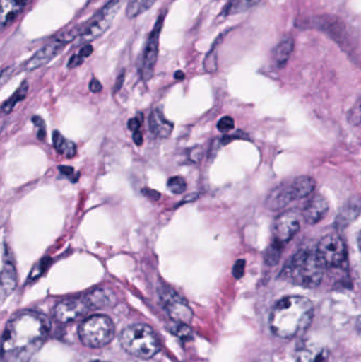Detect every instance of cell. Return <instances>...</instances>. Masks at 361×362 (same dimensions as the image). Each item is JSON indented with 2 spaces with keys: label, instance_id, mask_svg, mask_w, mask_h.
<instances>
[{
  "label": "cell",
  "instance_id": "cell-1",
  "mask_svg": "<svg viewBox=\"0 0 361 362\" xmlns=\"http://www.w3.org/2000/svg\"><path fill=\"white\" fill-rule=\"evenodd\" d=\"M314 316L313 303L301 296L282 298L271 310L269 325L278 337L284 339L300 336L309 327Z\"/></svg>",
  "mask_w": 361,
  "mask_h": 362
},
{
  "label": "cell",
  "instance_id": "cell-2",
  "mask_svg": "<svg viewBox=\"0 0 361 362\" xmlns=\"http://www.w3.org/2000/svg\"><path fill=\"white\" fill-rule=\"evenodd\" d=\"M50 331V322L40 313L27 312L13 317L2 336L4 353L20 352L42 341Z\"/></svg>",
  "mask_w": 361,
  "mask_h": 362
},
{
  "label": "cell",
  "instance_id": "cell-3",
  "mask_svg": "<svg viewBox=\"0 0 361 362\" xmlns=\"http://www.w3.org/2000/svg\"><path fill=\"white\" fill-rule=\"evenodd\" d=\"M324 267L321 259L315 251L304 249L298 251L288 262L282 274L292 284L305 288L319 286L324 276Z\"/></svg>",
  "mask_w": 361,
  "mask_h": 362
},
{
  "label": "cell",
  "instance_id": "cell-4",
  "mask_svg": "<svg viewBox=\"0 0 361 362\" xmlns=\"http://www.w3.org/2000/svg\"><path fill=\"white\" fill-rule=\"evenodd\" d=\"M120 344L125 352L140 359H150L159 352L158 339L146 325H131L120 334Z\"/></svg>",
  "mask_w": 361,
  "mask_h": 362
},
{
  "label": "cell",
  "instance_id": "cell-5",
  "mask_svg": "<svg viewBox=\"0 0 361 362\" xmlns=\"http://www.w3.org/2000/svg\"><path fill=\"white\" fill-rule=\"evenodd\" d=\"M114 325L105 315H93L85 319L78 327V337L84 346L99 349L114 339Z\"/></svg>",
  "mask_w": 361,
  "mask_h": 362
},
{
  "label": "cell",
  "instance_id": "cell-6",
  "mask_svg": "<svg viewBox=\"0 0 361 362\" xmlns=\"http://www.w3.org/2000/svg\"><path fill=\"white\" fill-rule=\"evenodd\" d=\"M125 0H110L108 1L90 21L85 23L84 30L80 35V45L90 44L93 40H97L103 35L110 25L114 23L117 14L120 11L121 6L124 4Z\"/></svg>",
  "mask_w": 361,
  "mask_h": 362
},
{
  "label": "cell",
  "instance_id": "cell-7",
  "mask_svg": "<svg viewBox=\"0 0 361 362\" xmlns=\"http://www.w3.org/2000/svg\"><path fill=\"white\" fill-rule=\"evenodd\" d=\"M83 30H84V25H78V27L72 28V29L68 30V31L64 32V33L59 34V36L53 38L51 42L42 47L31 59L25 62V65H23V70L33 71V70L46 65L51 59L59 55L68 44L73 42L76 36L81 35Z\"/></svg>",
  "mask_w": 361,
  "mask_h": 362
},
{
  "label": "cell",
  "instance_id": "cell-8",
  "mask_svg": "<svg viewBox=\"0 0 361 362\" xmlns=\"http://www.w3.org/2000/svg\"><path fill=\"white\" fill-rule=\"evenodd\" d=\"M318 257L326 267H339L348 257L347 246L338 234H329L321 238L317 249Z\"/></svg>",
  "mask_w": 361,
  "mask_h": 362
},
{
  "label": "cell",
  "instance_id": "cell-9",
  "mask_svg": "<svg viewBox=\"0 0 361 362\" xmlns=\"http://www.w3.org/2000/svg\"><path fill=\"white\" fill-rule=\"evenodd\" d=\"M159 297L163 308L173 320L180 323H189L193 313L184 298L180 297L171 287L163 286L159 289Z\"/></svg>",
  "mask_w": 361,
  "mask_h": 362
},
{
  "label": "cell",
  "instance_id": "cell-10",
  "mask_svg": "<svg viewBox=\"0 0 361 362\" xmlns=\"http://www.w3.org/2000/svg\"><path fill=\"white\" fill-rule=\"evenodd\" d=\"M163 21H165V16L160 15L158 21L155 23L154 29L148 36L146 47H144L141 65H140V74H141L143 81H150L154 76L155 66H156L157 57H158L159 37H160Z\"/></svg>",
  "mask_w": 361,
  "mask_h": 362
},
{
  "label": "cell",
  "instance_id": "cell-11",
  "mask_svg": "<svg viewBox=\"0 0 361 362\" xmlns=\"http://www.w3.org/2000/svg\"><path fill=\"white\" fill-rule=\"evenodd\" d=\"M301 228V216L296 211H286L277 217L275 221V243L285 245L295 238Z\"/></svg>",
  "mask_w": 361,
  "mask_h": 362
},
{
  "label": "cell",
  "instance_id": "cell-12",
  "mask_svg": "<svg viewBox=\"0 0 361 362\" xmlns=\"http://www.w3.org/2000/svg\"><path fill=\"white\" fill-rule=\"evenodd\" d=\"M88 310V305L84 298L65 299L57 304L53 316L59 322H73L81 318Z\"/></svg>",
  "mask_w": 361,
  "mask_h": 362
},
{
  "label": "cell",
  "instance_id": "cell-13",
  "mask_svg": "<svg viewBox=\"0 0 361 362\" xmlns=\"http://www.w3.org/2000/svg\"><path fill=\"white\" fill-rule=\"evenodd\" d=\"M329 209L330 206H329L328 200L324 196L318 194V195L313 196L305 204L302 212L303 218L307 223L315 225L326 216Z\"/></svg>",
  "mask_w": 361,
  "mask_h": 362
},
{
  "label": "cell",
  "instance_id": "cell-14",
  "mask_svg": "<svg viewBox=\"0 0 361 362\" xmlns=\"http://www.w3.org/2000/svg\"><path fill=\"white\" fill-rule=\"evenodd\" d=\"M89 310H104L116 303L117 298L114 291L105 287L93 289L84 297Z\"/></svg>",
  "mask_w": 361,
  "mask_h": 362
},
{
  "label": "cell",
  "instance_id": "cell-15",
  "mask_svg": "<svg viewBox=\"0 0 361 362\" xmlns=\"http://www.w3.org/2000/svg\"><path fill=\"white\" fill-rule=\"evenodd\" d=\"M292 200H296L292 185L282 183L279 187H275L267 196L266 206L271 210H281L284 206L290 204Z\"/></svg>",
  "mask_w": 361,
  "mask_h": 362
},
{
  "label": "cell",
  "instance_id": "cell-16",
  "mask_svg": "<svg viewBox=\"0 0 361 362\" xmlns=\"http://www.w3.org/2000/svg\"><path fill=\"white\" fill-rule=\"evenodd\" d=\"M17 272L11 257L4 255L1 270V299L4 301L16 288Z\"/></svg>",
  "mask_w": 361,
  "mask_h": 362
},
{
  "label": "cell",
  "instance_id": "cell-17",
  "mask_svg": "<svg viewBox=\"0 0 361 362\" xmlns=\"http://www.w3.org/2000/svg\"><path fill=\"white\" fill-rule=\"evenodd\" d=\"M148 125L153 135L160 139H167L172 135L174 129L173 123L167 120L159 110H153L148 120Z\"/></svg>",
  "mask_w": 361,
  "mask_h": 362
},
{
  "label": "cell",
  "instance_id": "cell-18",
  "mask_svg": "<svg viewBox=\"0 0 361 362\" xmlns=\"http://www.w3.org/2000/svg\"><path fill=\"white\" fill-rule=\"evenodd\" d=\"M28 0H0L1 4V12H0V23L4 28L12 23L19 13L23 10Z\"/></svg>",
  "mask_w": 361,
  "mask_h": 362
},
{
  "label": "cell",
  "instance_id": "cell-19",
  "mask_svg": "<svg viewBox=\"0 0 361 362\" xmlns=\"http://www.w3.org/2000/svg\"><path fill=\"white\" fill-rule=\"evenodd\" d=\"M294 38L292 36H285L278 44L273 53V61L277 67L281 68L286 65L294 50Z\"/></svg>",
  "mask_w": 361,
  "mask_h": 362
},
{
  "label": "cell",
  "instance_id": "cell-20",
  "mask_svg": "<svg viewBox=\"0 0 361 362\" xmlns=\"http://www.w3.org/2000/svg\"><path fill=\"white\" fill-rule=\"evenodd\" d=\"M299 362H324L328 358V351L316 346H303L297 353Z\"/></svg>",
  "mask_w": 361,
  "mask_h": 362
},
{
  "label": "cell",
  "instance_id": "cell-21",
  "mask_svg": "<svg viewBox=\"0 0 361 362\" xmlns=\"http://www.w3.org/2000/svg\"><path fill=\"white\" fill-rule=\"evenodd\" d=\"M296 199L307 197L316 187V180L309 176H299L290 182Z\"/></svg>",
  "mask_w": 361,
  "mask_h": 362
},
{
  "label": "cell",
  "instance_id": "cell-22",
  "mask_svg": "<svg viewBox=\"0 0 361 362\" xmlns=\"http://www.w3.org/2000/svg\"><path fill=\"white\" fill-rule=\"evenodd\" d=\"M52 141L53 146L59 154L64 155L67 158H73L76 156V151H78L76 144L70 140L65 139L59 132H53Z\"/></svg>",
  "mask_w": 361,
  "mask_h": 362
},
{
  "label": "cell",
  "instance_id": "cell-23",
  "mask_svg": "<svg viewBox=\"0 0 361 362\" xmlns=\"http://www.w3.org/2000/svg\"><path fill=\"white\" fill-rule=\"evenodd\" d=\"M262 0H229L228 4L225 6L224 11H223V16H232V15L246 12V11L256 6Z\"/></svg>",
  "mask_w": 361,
  "mask_h": 362
},
{
  "label": "cell",
  "instance_id": "cell-24",
  "mask_svg": "<svg viewBox=\"0 0 361 362\" xmlns=\"http://www.w3.org/2000/svg\"><path fill=\"white\" fill-rule=\"evenodd\" d=\"M155 2L156 0H131L127 4L126 16L129 19L136 18L142 13L150 10L154 6Z\"/></svg>",
  "mask_w": 361,
  "mask_h": 362
},
{
  "label": "cell",
  "instance_id": "cell-25",
  "mask_svg": "<svg viewBox=\"0 0 361 362\" xmlns=\"http://www.w3.org/2000/svg\"><path fill=\"white\" fill-rule=\"evenodd\" d=\"M28 88H29V85H28L27 81H23V82L21 83L20 86H19V88L15 91L14 95H13L8 101H6L2 104V112H4V114H10V112H12L13 108L15 107V105H16L18 102H21L23 100L25 99V97H27Z\"/></svg>",
  "mask_w": 361,
  "mask_h": 362
},
{
  "label": "cell",
  "instance_id": "cell-26",
  "mask_svg": "<svg viewBox=\"0 0 361 362\" xmlns=\"http://www.w3.org/2000/svg\"><path fill=\"white\" fill-rule=\"evenodd\" d=\"M93 52V48L90 44L84 45L78 54L72 55L71 59L68 62L67 67L69 68V69H73V68L78 67V66L82 65L85 59H87V57H88Z\"/></svg>",
  "mask_w": 361,
  "mask_h": 362
},
{
  "label": "cell",
  "instance_id": "cell-27",
  "mask_svg": "<svg viewBox=\"0 0 361 362\" xmlns=\"http://www.w3.org/2000/svg\"><path fill=\"white\" fill-rule=\"evenodd\" d=\"M167 187L174 194H182L187 189V182L180 176H174L167 181Z\"/></svg>",
  "mask_w": 361,
  "mask_h": 362
},
{
  "label": "cell",
  "instance_id": "cell-28",
  "mask_svg": "<svg viewBox=\"0 0 361 362\" xmlns=\"http://www.w3.org/2000/svg\"><path fill=\"white\" fill-rule=\"evenodd\" d=\"M360 206L352 202L350 206H345V208L343 209V212L341 213V217L343 218V221H353V219L357 216L358 213H360Z\"/></svg>",
  "mask_w": 361,
  "mask_h": 362
},
{
  "label": "cell",
  "instance_id": "cell-29",
  "mask_svg": "<svg viewBox=\"0 0 361 362\" xmlns=\"http://www.w3.org/2000/svg\"><path fill=\"white\" fill-rule=\"evenodd\" d=\"M349 122L353 125H360L361 123V98L350 110Z\"/></svg>",
  "mask_w": 361,
  "mask_h": 362
},
{
  "label": "cell",
  "instance_id": "cell-30",
  "mask_svg": "<svg viewBox=\"0 0 361 362\" xmlns=\"http://www.w3.org/2000/svg\"><path fill=\"white\" fill-rule=\"evenodd\" d=\"M50 262L51 259H49V257H45V259H42V261H40V263L38 264V265H36L35 267L33 268V270H32L30 279H32V280H35L37 276H40V274L44 272V270L46 269L47 266L50 264Z\"/></svg>",
  "mask_w": 361,
  "mask_h": 362
},
{
  "label": "cell",
  "instance_id": "cell-31",
  "mask_svg": "<svg viewBox=\"0 0 361 362\" xmlns=\"http://www.w3.org/2000/svg\"><path fill=\"white\" fill-rule=\"evenodd\" d=\"M218 131L229 132L235 129V120L231 117H224L218 123Z\"/></svg>",
  "mask_w": 361,
  "mask_h": 362
},
{
  "label": "cell",
  "instance_id": "cell-32",
  "mask_svg": "<svg viewBox=\"0 0 361 362\" xmlns=\"http://www.w3.org/2000/svg\"><path fill=\"white\" fill-rule=\"evenodd\" d=\"M244 269H245V261L239 259L233 267V276L237 279L241 278L244 274Z\"/></svg>",
  "mask_w": 361,
  "mask_h": 362
},
{
  "label": "cell",
  "instance_id": "cell-33",
  "mask_svg": "<svg viewBox=\"0 0 361 362\" xmlns=\"http://www.w3.org/2000/svg\"><path fill=\"white\" fill-rule=\"evenodd\" d=\"M142 194L152 200H158L161 196L159 192L155 191V189H148V187H146V189H142Z\"/></svg>",
  "mask_w": 361,
  "mask_h": 362
},
{
  "label": "cell",
  "instance_id": "cell-34",
  "mask_svg": "<svg viewBox=\"0 0 361 362\" xmlns=\"http://www.w3.org/2000/svg\"><path fill=\"white\" fill-rule=\"evenodd\" d=\"M89 89H90L91 93H101L103 86H102L101 83L97 78H93L90 83H89Z\"/></svg>",
  "mask_w": 361,
  "mask_h": 362
},
{
  "label": "cell",
  "instance_id": "cell-35",
  "mask_svg": "<svg viewBox=\"0 0 361 362\" xmlns=\"http://www.w3.org/2000/svg\"><path fill=\"white\" fill-rule=\"evenodd\" d=\"M127 127L131 132H137L139 131L140 127H141V122L137 118H133L129 121Z\"/></svg>",
  "mask_w": 361,
  "mask_h": 362
},
{
  "label": "cell",
  "instance_id": "cell-36",
  "mask_svg": "<svg viewBox=\"0 0 361 362\" xmlns=\"http://www.w3.org/2000/svg\"><path fill=\"white\" fill-rule=\"evenodd\" d=\"M133 140L136 146H141L142 144H143V135H142L141 132H134Z\"/></svg>",
  "mask_w": 361,
  "mask_h": 362
},
{
  "label": "cell",
  "instance_id": "cell-37",
  "mask_svg": "<svg viewBox=\"0 0 361 362\" xmlns=\"http://www.w3.org/2000/svg\"><path fill=\"white\" fill-rule=\"evenodd\" d=\"M59 171L65 176H71L74 173L73 168L67 165H59Z\"/></svg>",
  "mask_w": 361,
  "mask_h": 362
},
{
  "label": "cell",
  "instance_id": "cell-38",
  "mask_svg": "<svg viewBox=\"0 0 361 362\" xmlns=\"http://www.w3.org/2000/svg\"><path fill=\"white\" fill-rule=\"evenodd\" d=\"M32 121H33L34 125L38 127V131H40V129H45L44 120H42L40 117H33V118H32Z\"/></svg>",
  "mask_w": 361,
  "mask_h": 362
},
{
  "label": "cell",
  "instance_id": "cell-39",
  "mask_svg": "<svg viewBox=\"0 0 361 362\" xmlns=\"http://www.w3.org/2000/svg\"><path fill=\"white\" fill-rule=\"evenodd\" d=\"M123 82H124V72H122V74L118 76V80H117L116 82V86H114V90H120L121 87H122Z\"/></svg>",
  "mask_w": 361,
  "mask_h": 362
},
{
  "label": "cell",
  "instance_id": "cell-40",
  "mask_svg": "<svg viewBox=\"0 0 361 362\" xmlns=\"http://www.w3.org/2000/svg\"><path fill=\"white\" fill-rule=\"evenodd\" d=\"M175 78L176 80H184V74L182 71H176L175 72Z\"/></svg>",
  "mask_w": 361,
  "mask_h": 362
},
{
  "label": "cell",
  "instance_id": "cell-41",
  "mask_svg": "<svg viewBox=\"0 0 361 362\" xmlns=\"http://www.w3.org/2000/svg\"><path fill=\"white\" fill-rule=\"evenodd\" d=\"M356 329H357L358 333L361 335V316L358 318L357 322H356Z\"/></svg>",
  "mask_w": 361,
  "mask_h": 362
},
{
  "label": "cell",
  "instance_id": "cell-42",
  "mask_svg": "<svg viewBox=\"0 0 361 362\" xmlns=\"http://www.w3.org/2000/svg\"><path fill=\"white\" fill-rule=\"evenodd\" d=\"M358 246H360V249L361 251V232H360V238H358Z\"/></svg>",
  "mask_w": 361,
  "mask_h": 362
},
{
  "label": "cell",
  "instance_id": "cell-43",
  "mask_svg": "<svg viewBox=\"0 0 361 362\" xmlns=\"http://www.w3.org/2000/svg\"><path fill=\"white\" fill-rule=\"evenodd\" d=\"M93 362H106V361H93Z\"/></svg>",
  "mask_w": 361,
  "mask_h": 362
}]
</instances>
